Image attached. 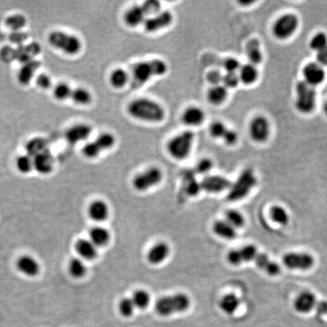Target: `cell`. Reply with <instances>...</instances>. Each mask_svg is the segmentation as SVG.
Listing matches in <instances>:
<instances>
[{
	"mask_svg": "<svg viewBox=\"0 0 327 327\" xmlns=\"http://www.w3.org/2000/svg\"><path fill=\"white\" fill-rule=\"evenodd\" d=\"M78 254L86 260H92L97 256V248L95 245L87 240H81L76 244Z\"/></svg>",
	"mask_w": 327,
	"mask_h": 327,
	"instance_id": "4dcf8cb0",
	"label": "cell"
},
{
	"mask_svg": "<svg viewBox=\"0 0 327 327\" xmlns=\"http://www.w3.org/2000/svg\"><path fill=\"white\" fill-rule=\"evenodd\" d=\"M229 91L222 84L211 86L207 92V99L208 102L214 105H221L224 104L228 98Z\"/></svg>",
	"mask_w": 327,
	"mask_h": 327,
	"instance_id": "484cf974",
	"label": "cell"
},
{
	"mask_svg": "<svg viewBox=\"0 0 327 327\" xmlns=\"http://www.w3.org/2000/svg\"><path fill=\"white\" fill-rule=\"evenodd\" d=\"M168 70L167 63L162 59H155L137 62L132 67L130 83L134 89L142 87L153 78L164 76Z\"/></svg>",
	"mask_w": 327,
	"mask_h": 327,
	"instance_id": "7a4b0ae2",
	"label": "cell"
},
{
	"mask_svg": "<svg viewBox=\"0 0 327 327\" xmlns=\"http://www.w3.org/2000/svg\"><path fill=\"white\" fill-rule=\"evenodd\" d=\"M248 134L253 141L263 143L268 140L270 135V124L265 117H254L249 124Z\"/></svg>",
	"mask_w": 327,
	"mask_h": 327,
	"instance_id": "8fae6325",
	"label": "cell"
},
{
	"mask_svg": "<svg viewBox=\"0 0 327 327\" xmlns=\"http://www.w3.org/2000/svg\"><path fill=\"white\" fill-rule=\"evenodd\" d=\"M190 306V299L183 293L164 296L157 301L156 310L161 316H170L175 313L186 312Z\"/></svg>",
	"mask_w": 327,
	"mask_h": 327,
	"instance_id": "5b68a950",
	"label": "cell"
},
{
	"mask_svg": "<svg viewBox=\"0 0 327 327\" xmlns=\"http://www.w3.org/2000/svg\"><path fill=\"white\" fill-rule=\"evenodd\" d=\"M201 188L210 193H218L230 189L231 183L222 176H207L201 182Z\"/></svg>",
	"mask_w": 327,
	"mask_h": 327,
	"instance_id": "2e32d148",
	"label": "cell"
},
{
	"mask_svg": "<svg viewBox=\"0 0 327 327\" xmlns=\"http://www.w3.org/2000/svg\"><path fill=\"white\" fill-rule=\"evenodd\" d=\"M72 90L73 89L68 83L60 82L55 85L53 87V96L55 99L59 101L66 100V99H70Z\"/></svg>",
	"mask_w": 327,
	"mask_h": 327,
	"instance_id": "f35d334b",
	"label": "cell"
},
{
	"mask_svg": "<svg viewBox=\"0 0 327 327\" xmlns=\"http://www.w3.org/2000/svg\"><path fill=\"white\" fill-rule=\"evenodd\" d=\"M317 312L318 315H324L327 314V302H321L316 305Z\"/></svg>",
	"mask_w": 327,
	"mask_h": 327,
	"instance_id": "94428289",
	"label": "cell"
},
{
	"mask_svg": "<svg viewBox=\"0 0 327 327\" xmlns=\"http://www.w3.org/2000/svg\"><path fill=\"white\" fill-rule=\"evenodd\" d=\"M132 301L136 308L145 309L150 303V294L145 290H137L133 295Z\"/></svg>",
	"mask_w": 327,
	"mask_h": 327,
	"instance_id": "b9f144b4",
	"label": "cell"
},
{
	"mask_svg": "<svg viewBox=\"0 0 327 327\" xmlns=\"http://www.w3.org/2000/svg\"><path fill=\"white\" fill-rule=\"evenodd\" d=\"M0 60L5 63L14 62V48L10 46H5L0 50Z\"/></svg>",
	"mask_w": 327,
	"mask_h": 327,
	"instance_id": "6f0895ef",
	"label": "cell"
},
{
	"mask_svg": "<svg viewBox=\"0 0 327 327\" xmlns=\"http://www.w3.org/2000/svg\"><path fill=\"white\" fill-rule=\"evenodd\" d=\"M147 18L148 16L142 5L131 7L126 11L124 15V21L126 25L132 28L143 25Z\"/></svg>",
	"mask_w": 327,
	"mask_h": 327,
	"instance_id": "d6986e66",
	"label": "cell"
},
{
	"mask_svg": "<svg viewBox=\"0 0 327 327\" xmlns=\"http://www.w3.org/2000/svg\"><path fill=\"white\" fill-rule=\"evenodd\" d=\"M170 248L165 243H159L150 248L147 254L149 262L153 265L162 264L168 257Z\"/></svg>",
	"mask_w": 327,
	"mask_h": 327,
	"instance_id": "44dd1931",
	"label": "cell"
},
{
	"mask_svg": "<svg viewBox=\"0 0 327 327\" xmlns=\"http://www.w3.org/2000/svg\"><path fill=\"white\" fill-rule=\"evenodd\" d=\"M27 24V18L22 14H14L8 16L5 20V25L11 31H19Z\"/></svg>",
	"mask_w": 327,
	"mask_h": 327,
	"instance_id": "74e56055",
	"label": "cell"
},
{
	"mask_svg": "<svg viewBox=\"0 0 327 327\" xmlns=\"http://www.w3.org/2000/svg\"><path fill=\"white\" fill-rule=\"evenodd\" d=\"M70 99L76 105L85 106L92 102V95L88 89L83 87H78L72 90Z\"/></svg>",
	"mask_w": 327,
	"mask_h": 327,
	"instance_id": "d590c367",
	"label": "cell"
},
{
	"mask_svg": "<svg viewBox=\"0 0 327 327\" xmlns=\"http://www.w3.org/2000/svg\"><path fill=\"white\" fill-rule=\"evenodd\" d=\"M226 221L234 228H240L245 224L243 215L236 210H229L226 213Z\"/></svg>",
	"mask_w": 327,
	"mask_h": 327,
	"instance_id": "f6af8a7d",
	"label": "cell"
},
{
	"mask_svg": "<svg viewBox=\"0 0 327 327\" xmlns=\"http://www.w3.org/2000/svg\"><path fill=\"white\" fill-rule=\"evenodd\" d=\"M310 48L318 53L327 48V35L324 32H318L310 40Z\"/></svg>",
	"mask_w": 327,
	"mask_h": 327,
	"instance_id": "ab89813d",
	"label": "cell"
},
{
	"mask_svg": "<svg viewBox=\"0 0 327 327\" xmlns=\"http://www.w3.org/2000/svg\"><path fill=\"white\" fill-rule=\"evenodd\" d=\"M40 67V62L36 59L23 64L17 75V79L20 84L22 86H27L31 82L32 80L34 79L35 74Z\"/></svg>",
	"mask_w": 327,
	"mask_h": 327,
	"instance_id": "ffe728a7",
	"label": "cell"
},
{
	"mask_svg": "<svg viewBox=\"0 0 327 327\" xmlns=\"http://www.w3.org/2000/svg\"><path fill=\"white\" fill-rule=\"evenodd\" d=\"M299 26L298 16L292 13H286L280 16L273 23L272 33L275 38L286 40L296 34Z\"/></svg>",
	"mask_w": 327,
	"mask_h": 327,
	"instance_id": "ba28073f",
	"label": "cell"
},
{
	"mask_svg": "<svg viewBox=\"0 0 327 327\" xmlns=\"http://www.w3.org/2000/svg\"><path fill=\"white\" fill-rule=\"evenodd\" d=\"M195 139V133L188 130L172 137L167 144L169 155L176 160L186 159L190 155Z\"/></svg>",
	"mask_w": 327,
	"mask_h": 327,
	"instance_id": "277c9868",
	"label": "cell"
},
{
	"mask_svg": "<svg viewBox=\"0 0 327 327\" xmlns=\"http://www.w3.org/2000/svg\"><path fill=\"white\" fill-rule=\"evenodd\" d=\"M257 183L255 175L251 169L242 172L237 181L231 185L227 199L231 202H237L244 199Z\"/></svg>",
	"mask_w": 327,
	"mask_h": 327,
	"instance_id": "52a82bcc",
	"label": "cell"
},
{
	"mask_svg": "<svg viewBox=\"0 0 327 327\" xmlns=\"http://www.w3.org/2000/svg\"><path fill=\"white\" fill-rule=\"evenodd\" d=\"M303 81L312 87L322 84L326 80L325 69L317 62L307 64L302 69Z\"/></svg>",
	"mask_w": 327,
	"mask_h": 327,
	"instance_id": "4fadbf2b",
	"label": "cell"
},
{
	"mask_svg": "<svg viewBox=\"0 0 327 327\" xmlns=\"http://www.w3.org/2000/svg\"><path fill=\"white\" fill-rule=\"evenodd\" d=\"M69 271L74 277L81 278L84 276L86 272V267L84 263L78 258H74L71 260L69 264Z\"/></svg>",
	"mask_w": 327,
	"mask_h": 327,
	"instance_id": "7dc6e473",
	"label": "cell"
},
{
	"mask_svg": "<svg viewBox=\"0 0 327 327\" xmlns=\"http://www.w3.org/2000/svg\"><path fill=\"white\" fill-rule=\"evenodd\" d=\"M324 111L326 115L327 116V102H326L325 105H324Z\"/></svg>",
	"mask_w": 327,
	"mask_h": 327,
	"instance_id": "6125c7cd",
	"label": "cell"
},
{
	"mask_svg": "<svg viewBox=\"0 0 327 327\" xmlns=\"http://www.w3.org/2000/svg\"><path fill=\"white\" fill-rule=\"evenodd\" d=\"M47 150V142L41 137L31 139L26 145V151L27 155L31 158L35 157L37 155Z\"/></svg>",
	"mask_w": 327,
	"mask_h": 327,
	"instance_id": "e575fe53",
	"label": "cell"
},
{
	"mask_svg": "<svg viewBox=\"0 0 327 327\" xmlns=\"http://www.w3.org/2000/svg\"><path fill=\"white\" fill-rule=\"evenodd\" d=\"M183 178H184L185 189H186V193L191 196L198 195L202 188H201V183L195 179L194 170H188L184 171Z\"/></svg>",
	"mask_w": 327,
	"mask_h": 327,
	"instance_id": "836d02e7",
	"label": "cell"
},
{
	"mask_svg": "<svg viewBox=\"0 0 327 327\" xmlns=\"http://www.w3.org/2000/svg\"><path fill=\"white\" fill-rule=\"evenodd\" d=\"M116 143V137L111 133H102L98 136L94 141L86 143L82 153L87 159H95L101 153L111 150Z\"/></svg>",
	"mask_w": 327,
	"mask_h": 327,
	"instance_id": "9c48e42d",
	"label": "cell"
},
{
	"mask_svg": "<svg viewBox=\"0 0 327 327\" xmlns=\"http://www.w3.org/2000/svg\"><path fill=\"white\" fill-rule=\"evenodd\" d=\"M317 105V92L315 87L303 81H299L296 86V110L304 114H311L315 111Z\"/></svg>",
	"mask_w": 327,
	"mask_h": 327,
	"instance_id": "8992f818",
	"label": "cell"
},
{
	"mask_svg": "<svg viewBox=\"0 0 327 327\" xmlns=\"http://www.w3.org/2000/svg\"><path fill=\"white\" fill-rule=\"evenodd\" d=\"M36 83L37 86L42 89H48L52 87L53 81L52 78L46 74H40L36 78Z\"/></svg>",
	"mask_w": 327,
	"mask_h": 327,
	"instance_id": "11a10c76",
	"label": "cell"
},
{
	"mask_svg": "<svg viewBox=\"0 0 327 327\" xmlns=\"http://www.w3.org/2000/svg\"><path fill=\"white\" fill-rule=\"evenodd\" d=\"M18 270L29 276H34L38 273L40 266L35 259L30 256H23L18 259L17 262Z\"/></svg>",
	"mask_w": 327,
	"mask_h": 327,
	"instance_id": "83f0119b",
	"label": "cell"
},
{
	"mask_svg": "<svg viewBox=\"0 0 327 327\" xmlns=\"http://www.w3.org/2000/svg\"><path fill=\"white\" fill-rule=\"evenodd\" d=\"M224 75L218 70H212L207 74L206 79L211 86L222 84Z\"/></svg>",
	"mask_w": 327,
	"mask_h": 327,
	"instance_id": "9f6ffc18",
	"label": "cell"
},
{
	"mask_svg": "<svg viewBox=\"0 0 327 327\" xmlns=\"http://www.w3.org/2000/svg\"><path fill=\"white\" fill-rule=\"evenodd\" d=\"M270 217L274 222L285 226L289 223V215L284 208L275 205L270 211Z\"/></svg>",
	"mask_w": 327,
	"mask_h": 327,
	"instance_id": "60d3db41",
	"label": "cell"
},
{
	"mask_svg": "<svg viewBox=\"0 0 327 327\" xmlns=\"http://www.w3.org/2000/svg\"><path fill=\"white\" fill-rule=\"evenodd\" d=\"M33 162H34V168L38 173L47 174L53 170L54 159L49 150L33 158Z\"/></svg>",
	"mask_w": 327,
	"mask_h": 327,
	"instance_id": "603a6c76",
	"label": "cell"
},
{
	"mask_svg": "<svg viewBox=\"0 0 327 327\" xmlns=\"http://www.w3.org/2000/svg\"><path fill=\"white\" fill-rule=\"evenodd\" d=\"M88 213L91 219L97 222H102L108 218L109 210L105 202L97 200L89 205Z\"/></svg>",
	"mask_w": 327,
	"mask_h": 327,
	"instance_id": "4316f807",
	"label": "cell"
},
{
	"mask_svg": "<svg viewBox=\"0 0 327 327\" xmlns=\"http://www.w3.org/2000/svg\"><path fill=\"white\" fill-rule=\"evenodd\" d=\"M135 305L132 299L125 298L123 299L119 303V312L122 316L129 318L134 313Z\"/></svg>",
	"mask_w": 327,
	"mask_h": 327,
	"instance_id": "681fc988",
	"label": "cell"
},
{
	"mask_svg": "<svg viewBox=\"0 0 327 327\" xmlns=\"http://www.w3.org/2000/svg\"><path fill=\"white\" fill-rule=\"evenodd\" d=\"M227 130L228 128L227 126L221 121H218L211 123V125L209 126V129H208L210 136L212 138L221 140L227 133Z\"/></svg>",
	"mask_w": 327,
	"mask_h": 327,
	"instance_id": "ee69618b",
	"label": "cell"
},
{
	"mask_svg": "<svg viewBox=\"0 0 327 327\" xmlns=\"http://www.w3.org/2000/svg\"><path fill=\"white\" fill-rule=\"evenodd\" d=\"M92 132V127L89 124H75L65 132V139L70 144L75 145L87 140Z\"/></svg>",
	"mask_w": 327,
	"mask_h": 327,
	"instance_id": "e0dca14e",
	"label": "cell"
},
{
	"mask_svg": "<svg viewBox=\"0 0 327 327\" xmlns=\"http://www.w3.org/2000/svg\"><path fill=\"white\" fill-rule=\"evenodd\" d=\"M213 167V162L211 159H203L198 162L197 164L195 165L194 172L199 174H206Z\"/></svg>",
	"mask_w": 327,
	"mask_h": 327,
	"instance_id": "f5cc1de1",
	"label": "cell"
},
{
	"mask_svg": "<svg viewBox=\"0 0 327 327\" xmlns=\"http://www.w3.org/2000/svg\"><path fill=\"white\" fill-rule=\"evenodd\" d=\"M142 5H143V8L146 11L148 18L150 16L154 15V14H157L159 11H162L161 2L156 1V0H148V1L143 2Z\"/></svg>",
	"mask_w": 327,
	"mask_h": 327,
	"instance_id": "816d5d0a",
	"label": "cell"
},
{
	"mask_svg": "<svg viewBox=\"0 0 327 327\" xmlns=\"http://www.w3.org/2000/svg\"><path fill=\"white\" fill-rule=\"evenodd\" d=\"M49 43L56 50L68 56H76L82 50V42L79 37L61 30L51 32L48 37Z\"/></svg>",
	"mask_w": 327,
	"mask_h": 327,
	"instance_id": "3957f363",
	"label": "cell"
},
{
	"mask_svg": "<svg viewBox=\"0 0 327 327\" xmlns=\"http://www.w3.org/2000/svg\"><path fill=\"white\" fill-rule=\"evenodd\" d=\"M28 39V34L23 30L11 31L8 35V40L17 46L24 44V42Z\"/></svg>",
	"mask_w": 327,
	"mask_h": 327,
	"instance_id": "db71d44e",
	"label": "cell"
},
{
	"mask_svg": "<svg viewBox=\"0 0 327 327\" xmlns=\"http://www.w3.org/2000/svg\"><path fill=\"white\" fill-rule=\"evenodd\" d=\"M240 83L246 86H251L258 80L259 72L257 66L252 64L247 63L243 65L238 72Z\"/></svg>",
	"mask_w": 327,
	"mask_h": 327,
	"instance_id": "cb8c5ba5",
	"label": "cell"
},
{
	"mask_svg": "<svg viewBox=\"0 0 327 327\" xmlns=\"http://www.w3.org/2000/svg\"><path fill=\"white\" fill-rule=\"evenodd\" d=\"M41 53V46L38 43L33 42L14 48V61L24 64L34 60Z\"/></svg>",
	"mask_w": 327,
	"mask_h": 327,
	"instance_id": "9a60e30c",
	"label": "cell"
},
{
	"mask_svg": "<svg viewBox=\"0 0 327 327\" xmlns=\"http://www.w3.org/2000/svg\"><path fill=\"white\" fill-rule=\"evenodd\" d=\"M255 263L259 268L262 269L269 275L276 276L280 273V266L273 260H270L267 254H263V253L257 254L255 257Z\"/></svg>",
	"mask_w": 327,
	"mask_h": 327,
	"instance_id": "f1b7e54d",
	"label": "cell"
},
{
	"mask_svg": "<svg viewBox=\"0 0 327 327\" xmlns=\"http://www.w3.org/2000/svg\"><path fill=\"white\" fill-rule=\"evenodd\" d=\"M173 21V15L171 11L164 10L154 15L150 16L145 21L143 27L147 33L155 34L163 29L171 25Z\"/></svg>",
	"mask_w": 327,
	"mask_h": 327,
	"instance_id": "7c38bea8",
	"label": "cell"
},
{
	"mask_svg": "<svg viewBox=\"0 0 327 327\" xmlns=\"http://www.w3.org/2000/svg\"><path fill=\"white\" fill-rule=\"evenodd\" d=\"M127 112L134 119L153 124L162 122L166 116L165 109L159 102L144 97L131 101Z\"/></svg>",
	"mask_w": 327,
	"mask_h": 327,
	"instance_id": "6da1fadb",
	"label": "cell"
},
{
	"mask_svg": "<svg viewBox=\"0 0 327 327\" xmlns=\"http://www.w3.org/2000/svg\"><path fill=\"white\" fill-rule=\"evenodd\" d=\"M283 264L289 269L306 270L315 264L314 257L307 253H288L283 258Z\"/></svg>",
	"mask_w": 327,
	"mask_h": 327,
	"instance_id": "5bb4252c",
	"label": "cell"
},
{
	"mask_svg": "<svg viewBox=\"0 0 327 327\" xmlns=\"http://www.w3.org/2000/svg\"><path fill=\"white\" fill-rule=\"evenodd\" d=\"M213 231L217 236L225 240H234L237 237L236 229L226 221H216L213 226Z\"/></svg>",
	"mask_w": 327,
	"mask_h": 327,
	"instance_id": "d6a6232c",
	"label": "cell"
},
{
	"mask_svg": "<svg viewBox=\"0 0 327 327\" xmlns=\"http://www.w3.org/2000/svg\"><path fill=\"white\" fill-rule=\"evenodd\" d=\"M316 305V297L312 292H302L294 302V307L296 312L301 314H307L312 312Z\"/></svg>",
	"mask_w": 327,
	"mask_h": 327,
	"instance_id": "7402d4cb",
	"label": "cell"
},
{
	"mask_svg": "<svg viewBox=\"0 0 327 327\" xmlns=\"http://www.w3.org/2000/svg\"><path fill=\"white\" fill-rule=\"evenodd\" d=\"M238 134L231 129L227 130V133L222 139L223 141L228 146H234L238 142Z\"/></svg>",
	"mask_w": 327,
	"mask_h": 327,
	"instance_id": "680465c9",
	"label": "cell"
},
{
	"mask_svg": "<svg viewBox=\"0 0 327 327\" xmlns=\"http://www.w3.org/2000/svg\"><path fill=\"white\" fill-rule=\"evenodd\" d=\"M110 84L114 89H123L130 82V75L123 69H114L109 77Z\"/></svg>",
	"mask_w": 327,
	"mask_h": 327,
	"instance_id": "f546056e",
	"label": "cell"
},
{
	"mask_svg": "<svg viewBox=\"0 0 327 327\" xmlns=\"http://www.w3.org/2000/svg\"><path fill=\"white\" fill-rule=\"evenodd\" d=\"M205 118L206 114L204 110L194 105L186 108L182 114V121L188 127H199L203 124Z\"/></svg>",
	"mask_w": 327,
	"mask_h": 327,
	"instance_id": "ac0fdd59",
	"label": "cell"
},
{
	"mask_svg": "<svg viewBox=\"0 0 327 327\" xmlns=\"http://www.w3.org/2000/svg\"><path fill=\"white\" fill-rule=\"evenodd\" d=\"M238 252L241 263L248 262L254 260L256 256L258 254L257 248L252 245H248L243 247L240 249H238Z\"/></svg>",
	"mask_w": 327,
	"mask_h": 327,
	"instance_id": "bcb514c9",
	"label": "cell"
},
{
	"mask_svg": "<svg viewBox=\"0 0 327 327\" xmlns=\"http://www.w3.org/2000/svg\"><path fill=\"white\" fill-rule=\"evenodd\" d=\"M240 306V300L234 294H227L221 299L220 308L224 313L232 315Z\"/></svg>",
	"mask_w": 327,
	"mask_h": 327,
	"instance_id": "8d00e7d4",
	"label": "cell"
},
{
	"mask_svg": "<svg viewBox=\"0 0 327 327\" xmlns=\"http://www.w3.org/2000/svg\"><path fill=\"white\" fill-rule=\"evenodd\" d=\"M245 53L249 63L255 66L261 63L264 59L260 42L257 39H251L247 43Z\"/></svg>",
	"mask_w": 327,
	"mask_h": 327,
	"instance_id": "d4e9b609",
	"label": "cell"
},
{
	"mask_svg": "<svg viewBox=\"0 0 327 327\" xmlns=\"http://www.w3.org/2000/svg\"><path fill=\"white\" fill-rule=\"evenodd\" d=\"M89 240L96 247L105 246L110 240L109 232L103 227H94L89 231Z\"/></svg>",
	"mask_w": 327,
	"mask_h": 327,
	"instance_id": "1f68e13d",
	"label": "cell"
},
{
	"mask_svg": "<svg viewBox=\"0 0 327 327\" xmlns=\"http://www.w3.org/2000/svg\"><path fill=\"white\" fill-rule=\"evenodd\" d=\"M240 81L238 73H225L223 77L222 85L227 89L237 88Z\"/></svg>",
	"mask_w": 327,
	"mask_h": 327,
	"instance_id": "f907efd6",
	"label": "cell"
},
{
	"mask_svg": "<svg viewBox=\"0 0 327 327\" xmlns=\"http://www.w3.org/2000/svg\"><path fill=\"white\" fill-rule=\"evenodd\" d=\"M316 60L323 68L327 67V48L317 53Z\"/></svg>",
	"mask_w": 327,
	"mask_h": 327,
	"instance_id": "91938a15",
	"label": "cell"
},
{
	"mask_svg": "<svg viewBox=\"0 0 327 327\" xmlns=\"http://www.w3.org/2000/svg\"><path fill=\"white\" fill-rule=\"evenodd\" d=\"M16 167L21 173H29L31 171L32 169L34 168L33 158L27 154L18 156L16 159Z\"/></svg>",
	"mask_w": 327,
	"mask_h": 327,
	"instance_id": "7bdbcfd3",
	"label": "cell"
},
{
	"mask_svg": "<svg viewBox=\"0 0 327 327\" xmlns=\"http://www.w3.org/2000/svg\"><path fill=\"white\" fill-rule=\"evenodd\" d=\"M162 176L163 174L160 168L149 167L135 176L133 184L137 191L144 192L159 184L162 181Z\"/></svg>",
	"mask_w": 327,
	"mask_h": 327,
	"instance_id": "30bf717a",
	"label": "cell"
},
{
	"mask_svg": "<svg viewBox=\"0 0 327 327\" xmlns=\"http://www.w3.org/2000/svg\"><path fill=\"white\" fill-rule=\"evenodd\" d=\"M222 66L226 73H238L242 65L238 59L234 57H228L223 61Z\"/></svg>",
	"mask_w": 327,
	"mask_h": 327,
	"instance_id": "c3c4849f",
	"label": "cell"
}]
</instances>
